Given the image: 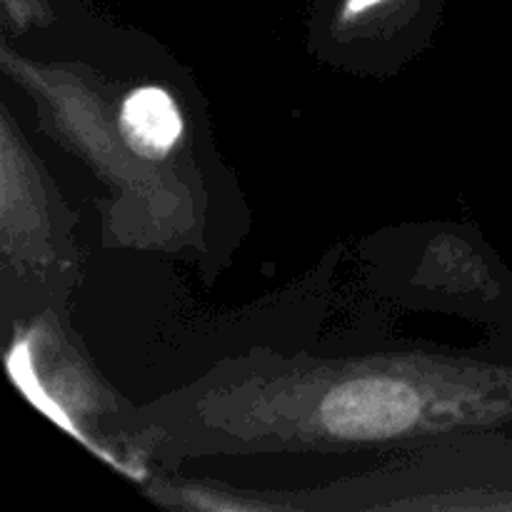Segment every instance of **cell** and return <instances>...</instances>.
<instances>
[{"label": "cell", "instance_id": "cell-1", "mask_svg": "<svg viewBox=\"0 0 512 512\" xmlns=\"http://www.w3.org/2000/svg\"><path fill=\"white\" fill-rule=\"evenodd\" d=\"M328 420L345 435H388L403 430L415 418L418 400L395 383H358L333 395Z\"/></svg>", "mask_w": 512, "mask_h": 512}, {"label": "cell", "instance_id": "cell-2", "mask_svg": "<svg viewBox=\"0 0 512 512\" xmlns=\"http://www.w3.org/2000/svg\"><path fill=\"white\" fill-rule=\"evenodd\" d=\"M123 125L145 150L165 153L180 138V115L168 93L158 88L135 90L123 105Z\"/></svg>", "mask_w": 512, "mask_h": 512}, {"label": "cell", "instance_id": "cell-3", "mask_svg": "<svg viewBox=\"0 0 512 512\" xmlns=\"http://www.w3.org/2000/svg\"><path fill=\"white\" fill-rule=\"evenodd\" d=\"M380 3V0H348V10L350 13H358V10L370 8V5Z\"/></svg>", "mask_w": 512, "mask_h": 512}]
</instances>
